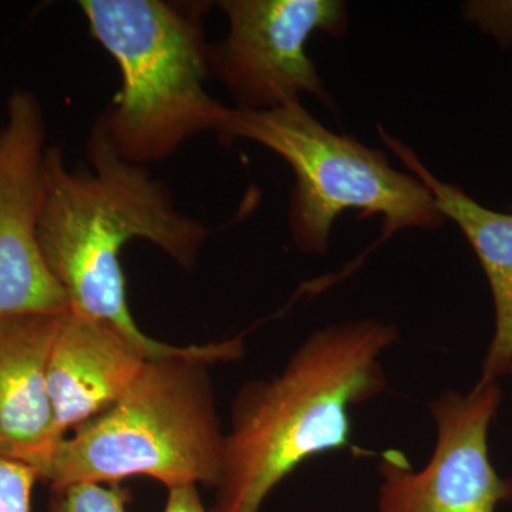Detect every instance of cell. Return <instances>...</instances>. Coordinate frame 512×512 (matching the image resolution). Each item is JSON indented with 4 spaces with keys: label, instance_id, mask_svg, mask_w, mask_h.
<instances>
[{
    "label": "cell",
    "instance_id": "obj_1",
    "mask_svg": "<svg viewBox=\"0 0 512 512\" xmlns=\"http://www.w3.org/2000/svg\"><path fill=\"white\" fill-rule=\"evenodd\" d=\"M86 150L89 170L67 167L60 148L46 150L37 237L47 268L72 311L116 326L150 359L187 355L195 346L167 345L138 328L120 255L128 242L143 239L192 269L210 231L175 207L170 188L146 165L121 158L97 123Z\"/></svg>",
    "mask_w": 512,
    "mask_h": 512
},
{
    "label": "cell",
    "instance_id": "obj_2",
    "mask_svg": "<svg viewBox=\"0 0 512 512\" xmlns=\"http://www.w3.org/2000/svg\"><path fill=\"white\" fill-rule=\"evenodd\" d=\"M399 339V329L379 319L330 323L303 340L281 372L245 384L211 512H259L309 458L349 447L350 412L386 392L382 356Z\"/></svg>",
    "mask_w": 512,
    "mask_h": 512
},
{
    "label": "cell",
    "instance_id": "obj_3",
    "mask_svg": "<svg viewBox=\"0 0 512 512\" xmlns=\"http://www.w3.org/2000/svg\"><path fill=\"white\" fill-rule=\"evenodd\" d=\"M242 355L244 339L232 338L187 355L147 360L116 403L60 441L42 480L59 488L150 477L168 488H217L225 433L210 366Z\"/></svg>",
    "mask_w": 512,
    "mask_h": 512
},
{
    "label": "cell",
    "instance_id": "obj_4",
    "mask_svg": "<svg viewBox=\"0 0 512 512\" xmlns=\"http://www.w3.org/2000/svg\"><path fill=\"white\" fill-rule=\"evenodd\" d=\"M211 2L80 0L90 35L116 62L121 86L99 124L121 158L147 165L191 138H224L232 111L205 89Z\"/></svg>",
    "mask_w": 512,
    "mask_h": 512
},
{
    "label": "cell",
    "instance_id": "obj_5",
    "mask_svg": "<svg viewBox=\"0 0 512 512\" xmlns=\"http://www.w3.org/2000/svg\"><path fill=\"white\" fill-rule=\"evenodd\" d=\"M248 140L281 157L295 174L288 221L296 248L326 255L333 224L346 211L380 215V242L404 229L440 228L433 195L383 151L323 126L301 101L266 111H232L221 143Z\"/></svg>",
    "mask_w": 512,
    "mask_h": 512
},
{
    "label": "cell",
    "instance_id": "obj_6",
    "mask_svg": "<svg viewBox=\"0 0 512 512\" xmlns=\"http://www.w3.org/2000/svg\"><path fill=\"white\" fill-rule=\"evenodd\" d=\"M228 33L211 43V76L224 84L235 110L266 111L311 94L335 111L332 94L308 55L315 33L340 39L349 26L340 0H222Z\"/></svg>",
    "mask_w": 512,
    "mask_h": 512
},
{
    "label": "cell",
    "instance_id": "obj_7",
    "mask_svg": "<svg viewBox=\"0 0 512 512\" xmlns=\"http://www.w3.org/2000/svg\"><path fill=\"white\" fill-rule=\"evenodd\" d=\"M498 382L468 393L446 392L430 404L437 440L429 463L416 471L399 451L379 464V512H495L512 500V480L495 470L488 434L500 407Z\"/></svg>",
    "mask_w": 512,
    "mask_h": 512
},
{
    "label": "cell",
    "instance_id": "obj_8",
    "mask_svg": "<svg viewBox=\"0 0 512 512\" xmlns=\"http://www.w3.org/2000/svg\"><path fill=\"white\" fill-rule=\"evenodd\" d=\"M46 150L42 104L35 94L16 90L0 133V318L69 309L37 237Z\"/></svg>",
    "mask_w": 512,
    "mask_h": 512
},
{
    "label": "cell",
    "instance_id": "obj_9",
    "mask_svg": "<svg viewBox=\"0 0 512 512\" xmlns=\"http://www.w3.org/2000/svg\"><path fill=\"white\" fill-rule=\"evenodd\" d=\"M150 356L116 326L67 309L47 362V387L64 439L127 392Z\"/></svg>",
    "mask_w": 512,
    "mask_h": 512
},
{
    "label": "cell",
    "instance_id": "obj_10",
    "mask_svg": "<svg viewBox=\"0 0 512 512\" xmlns=\"http://www.w3.org/2000/svg\"><path fill=\"white\" fill-rule=\"evenodd\" d=\"M60 313L0 318V457L32 467L39 480L63 440L47 387Z\"/></svg>",
    "mask_w": 512,
    "mask_h": 512
},
{
    "label": "cell",
    "instance_id": "obj_11",
    "mask_svg": "<svg viewBox=\"0 0 512 512\" xmlns=\"http://www.w3.org/2000/svg\"><path fill=\"white\" fill-rule=\"evenodd\" d=\"M379 136L404 167L426 185L447 221H454L483 266L493 295L495 329L478 382L512 373V211L485 208L458 185L441 181L413 148L379 126Z\"/></svg>",
    "mask_w": 512,
    "mask_h": 512
},
{
    "label": "cell",
    "instance_id": "obj_12",
    "mask_svg": "<svg viewBox=\"0 0 512 512\" xmlns=\"http://www.w3.org/2000/svg\"><path fill=\"white\" fill-rule=\"evenodd\" d=\"M52 490L50 512H128L130 494L120 484L79 483Z\"/></svg>",
    "mask_w": 512,
    "mask_h": 512
},
{
    "label": "cell",
    "instance_id": "obj_13",
    "mask_svg": "<svg viewBox=\"0 0 512 512\" xmlns=\"http://www.w3.org/2000/svg\"><path fill=\"white\" fill-rule=\"evenodd\" d=\"M463 18L501 46H512V0H468Z\"/></svg>",
    "mask_w": 512,
    "mask_h": 512
},
{
    "label": "cell",
    "instance_id": "obj_14",
    "mask_svg": "<svg viewBox=\"0 0 512 512\" xmlns=\"http://www.w3.org/2000/svg\"><path fill=\"white\" fill-rule=\"evenodd\" d=\"M37 480L32 467L0 457V512H32Z\"/></svg>",
    "mask_w": 512,
    "mask_h": 512
},
{
    "label": "cell",
    "instance_id": "obj_15",
    "mask_svg": "<svg viewBox=\"0 0 512 512\" xmlns=\"http://www.w3.org/2000/svg\"><path fill=\"white\" fill-rule=\"evenodd\" d=\"M164 512H211L202 504L197 485L168 488Z\"/></svg>",
    "mask_w": 512,
    "mask_h": 512
},
{
    "label": "cell",
    "instance_id": "obj_16",
    "mask_svg": "<svg viewBox=\"0 0 512 512\" xmlns=\"http://www.w3.org/2000/svg\"><path fill=\"white\" fill-rule=\"evenodd\" d=\"M2 128H3V126H0V133H2Z\"/></svg>",
    "mask_w": 512,
    "mask_h": 512
},
{
    "label": "cell",
    "instance_id": "obj_17",
    "mask_svg": "<svg viewBox=\"0 0 512 512\" xmlns=\"http://www.w3.org/2000/svg\"><path fill=\"white\" fill-rule=\"evenodd\" d=\"M511 376H512V373H511Z\"/></svg>",
    "mask_w": 512,
    "mask_h": 512
}]
</instances>
